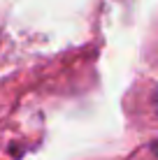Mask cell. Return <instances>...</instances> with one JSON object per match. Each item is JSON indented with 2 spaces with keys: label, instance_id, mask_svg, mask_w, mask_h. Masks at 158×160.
Instances as JSON below:
<instances>
[{
  "label": "cell",
  "instance_id": "1",
  "mask_svg": "<svg viewBox=\"0 0 158 160\" xmlns=\"http://www.w3.org/2000/svg\"><path fill=\"white\" fill-rule=\"evenodd\" d=\"M151 102H154V109H156V114H158V86H156L154 95H151Z\"/></svg>",
  "mask_w": 158,
  "mask_h": 160
},
{
  "label": "cell",
  "instance_id": "2",
  "mask_svg": "<svg viewBox=\"0 0 158 160\" xmlns=\"http://www.w3.org/2000/svg\"><path fill=\"white\" fill-rule=\"evenodd\" d=\"M151 148H154V153H156V156H158V139L154 142V144H151Z\"/></svg>",
  "mask_w": 158,
  "mask_h": 160
}]
</instances>
